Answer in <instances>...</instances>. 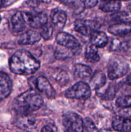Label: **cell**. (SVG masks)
Wrapping results in <instances>:
<instances>
[{
    "label": "cell",
    "mask_w": 131,
    "mask_h": 132,
    "mask_svg": "<svg viewBox=\"0 0 131 132\" xmlns=\"http://www.w3.org/2000/svg\"><path fill=\"white\" fill-rule=\"evenodd\" d=\"M40 65L30 52L23 49L15 52L9 61L10 70L17 75L32 74L39 68Z\"/></svg>",
    "instance_id": "obj_1"
},
{
    "label": "cell",
    "mask_w": 131,
    "mask_h": 132,
    "mask_svg": "<svg viewBox=\"0 0 131 132\" xmlns=\"http://www.w3.org/2000/svg\"><path fill=\"white\" fill-rule=\"evenodd\" d=\"M43 104L42 97L33 90H29L16 97L13 103L14 109L22 116H28Z\"/></svg>",
    "instance_id": "obj_2"
},
{
    "label": "cell",
    "mask_w": 131,
    "mask_h": 132,
    "mask_svg": "<svg viewBox=\"0 0 131 132\" xmlns=\"http://www.w3.org/2000/svg\"><path fill=\"white\" fill-rule=\"evenodd\" d=\"M128 70L129 67L126 62L118 58H114L110 61L108 65V77L111 80L121 78L127 74Z\"/></svg>",
    "instance_id": "obj_3"
},
{
    "label": "cell",
    "mask_w": 131,
    "mask_h": 132,
    "mask_svg": "<svg viewBox=\"0 0 131 132\" xmlns=\"http://www.w3.org/2000/svg\"><path fill=\"white\" fill-rule=\"evenodd\" d=\"M62 123L67 132H83V120L77 113L68 112L63 116Z\"/></svg>",
    "instance_id": "obj_4"
},
{
    "label": "cell",
    "mask_w": 131,
    "mask_h": 132,
    "mask_svg": "<svg viewBox=\"0 0 131 132\" xmlns=\"http://www.w3.org/2000/svg\"><path fill=\"white\" fill-rule=\"evenodd\" d=\"M91 95V90L88 84L78 82L66 90L65 95L69 99H88Z\"/></svg>",
    "instance_id": "obj_5"
},
{
    "label": "cell",
    "mask_w": 131,
    "mask_h": 132,
    "mask_svg": "<svg viewBox=\"0 0 131 132\" xmlns=\"http://www.w3.org/2000/svg\"><path fill=\"white\" fill-rule=\"evenodd\" d=\"M22 15L26 24L34 28H41L48 23V16L45 13L32 14L27 11H22Z\"/></svg>",
    "instance_id": "obj_6"
},
{
    "label": "cell",
    "mask_w": 131,
    "mask_h": 132,
    "mask_svg": "<svg viewBox=\"0 0 131 132\" xmlns=\"http://www.w3.org/2000/svg\"><path fill=\"white\" fill-rule=\"evenodd\" d=\"M56 41L59 46L78 52L82 49L79 41L72 35L66 32H59L56 36Z\"/></svg>",
    "instance_id": "obj_7"
},
{
    "label": "cell",
    "mask_w": 131,
    "mask_h": 132,
    "mask_svg": "<svg viewBox=\"0 0 131 132\" xmlns=\"http://www.w3.org/2000/svg\"><path fill=\"white\" fill-rule=\"evenodd\" d=\"M99 28V23L95 21H83L81 19H77L74 23V30L84 36L91 34Z\"/></svg>",
    "instance_id": "obj_8"
},
{
    "label": "cell",
    "mask_w": 131,
    "mask_h": 132,
    "mask_svg": "<svg viewBox=\"0 0 131 132\" xmlns=\"http://www.w3.org/2000/svg\"><path fill=\"white\" fill-rule=\"evenodd\" d=\"M35 86L39 91L44 94L48 99H54L55 97L56 92L46 77L44 76L37 77L35 81Z\"/></svg>",
    "instance_id": "obj_9"
},
{
    "label": "cell",
    "mask_w": 131,
    "mask_h": 132,
    "mask_svg": "<svg viewBox=\"0 0 131 132\" xmlns=\"http://www.w3.org/2000/svg\"><path fill=\"white\" fill-rule=\"evenodd\" d=\"M12 83L10 77L3 72H0V101L9 96L12 91Z\"/></svg>",
    "instance_id": "obj_10"
},
{
    "label": "cell",
    "mask_w": 131,
    "mask_h": 132,
    "mask_svg": "<svg viewBox=\"0 0 131 132\" xmlns=\"http://www.w3.org/2000/svg\"><path fill=\"white\" fill-rule=\"evenodd\" d=\"M108 31L114 36L123 37L131 33V22L116 23L108 28Z\"/></svg>",
    "instance_id": "obj_11"
},
{
    "label": "cell",
    "mask_w": 131,
    "mask_h": 132,
    "mask_svg": "<svg viewBox=\"0 0 131 132\" xmlns=\"http://www.w3.org/2000/svg\"><path fill=\"white\" fill-rule=\"evenodd\" d=\"M41 38V36L39 32L30 30L23 33L20 36L18 39V43L21 45H33L39 42Z\"/></svg>",
    "instance_id": "obj_12"
},
{
    "label": "cell",
    "mask_w": 131,
    "mask_h": 132,
    "mask_svg": "<svg viewBox=\"0 0 131 132\" xmlns=\"http://www.w3.org/2000/svg\"><path fill=\"white\" fill-rule=\"evenodd\" d=\"M107 77L105 73L101 71H96L92 74L89 85L91 90H100L105 85Z\"/></svg>",
    "instance_id": "obj_13"
},
{
    "label": "cell",
    "mask_w": 131,
    "mask_h": 132,
    "mask_svg": "<svg viewBox=\"0 0 131 132\" xmlns=\"http://www.w3.org/2000/svg\"><path fill=\"white\" fill-rule=\"evenodd\" d=\"M51 19L54 26L59 30L62 29L65 26L67 21V15L66 12L60 9H54L51 13Z\"/></svg>",
    "instance_id": "obj_14"
},
{
    "label": "cell",
    "mask_w": 131,
    "mask_h": 132,
    "mask_svg": "<svg viewBox=\"0 0 131 132\" xmlns=\"http://www.w3.org/2000/svg\"><path fill=\"white\" fill-rule=\"evenodd\" d=\"M113 127L118 132H131V119L117 116L113 121Z\"/></svg>",
    "instance_id": "obj_15"
},
{
    "label": "cell",
    "mask_w": 131,
    "mask_h": 132,
    "mask_svg": "<svg viewBox=\"0 0 131 132\" xmlns=\"http://www.w3.org/2000/svg\"><path fill=\"white\" fill-rule=\"evenodd\" d=\"M12 30L15 34L23 32L26 28V23L22 15L21 12H17L13 15L11 19Z\"/></svg>",
    "instance_id": "obj_16"
},
{
    "label": "cell",
    "mask_w": 131,
    "mask_h": 132,
    "mask_svg": "<svg viewBox=\"0 0 131 132\" xmlns=\"http://www.w3.org/2000/svg\"><path fill=\"white\" fill-rule=\"evenodd\" d=\"M50 75L54 81L61 86H65L69 81V77L67 72L60 68L51 70Z\"/></svg>",
    "instance_id": "obj_17"
},
{
    "label": "cell",
    "mask_w": 131,
    "mask_h": 132,
    "mask_svg": "<svg viewBox=\"0 0 131 132\" xmlns=\"http://www.w3.org/2000/svg\"><path fill=\"white\" fill-rule=\"evenodd\" d=\"M91 44L96 47L103 48L107 44L108 37L101 31H95L91 34Z\"/></svg>",
    "instance_id": "obj_18"
},
{
    "label": "cell",
    "mask_w": 131,
    "mask_h": 132,
    "mask_svg": "<svg viewBox=\"0 0 131 132\" xmlns=\"http://www.w3.org/2000/svg\"><path fill=\"white\" fill-rule=\"evenodd\" d=\"M92 74V69L89 66L83 64H77L74 66V75L78 79H86Z\"/></svg>",
    "instance_id": "obj_19"
},
{
    "label": "cell",
    "mask_w": 131,
    "mask_h": 132,
    "mask_svg": "<svg viewBox=\"0 0 131 132\" xmlns=\"http://www.w3.org/2000/svg\"><path fill=\"white\" fill-rule=\"evenodd\" d=\"M85 58L89 63H97L100 60V55L98 53L97 47L92 44L88 45L85 51Z\"/></svg>",
    "instance_id": "obj_20"
},
{
    "label": "cell",
    "mask_w": 131,
    "mask_h": 132,
    "mask_svg": "<svg viewBox=\"0 0 131 132\" xmlns=\"http://www.w3.org/2000/svg\"><path fill=\"white\" fill-rule=\"evenodd\" d=\"M77 52L70 50L62 46H58L55 52V57L58 60H64L68 58L72 57L74 55L77 54Z\"/></svg>",
    "instance_id": "obj_21"
},
{
    "label": "cell",
    "mask_w": 131,
    "mask_h": 132,
    "mask_svg": "<svg viewBox=\"0 0 131 132\" xmlns=\"http://www.w3.org/2000/svg\"><path fill=\"white\" fill-rule=\"evenodd\" d=\"M121 3L120 1H103L100 3V10L105 12H116L121 9Z\"/></svg>",
    "instance_id": "obj_22"
},
{
    "label": "cell",
    "mask_w": 131,
    "mask_h": 132,
    "mask_svg": "<svg viewBox=\"0 0 131 132\" xmlns=\"http://www.w3.org/2000/svg\"><path fill=\"white\" fill-rule=\"evenodd\" d=\"M60 3L69 6L73 10L74 14H79L85 9L84 4L81 1H61Z\"/></svg>",
    "instance_id": "obj_23"
},
{
    "label": "cell",
    "mask_w": 131,
    "mask_h": 132,
    "mask_svg": "<svg viewBox=\"0 0 131 132\" xmlns=\"http://www.w3.org/2000/svg\"><path fill=\"white\" fill-rule=\"evenodd\" d=\"M35 123V120L33 117H30L29 115L28 116L21 115L20 117L17 120L16 125L18 127L22 128H26L30 127Z\"/></svg>",
    "instance_id": "obj_24"
},
{
    "label": "cell",
    "mask_w": 131,
    "mask_h": 132,
    "mask_svg": "<svg viewBox=\"0 0 131 132\" xmlns=\"http://www.w3.org/2000/svg\"><path fill=\"white\" fill-rule=\"evenodd\" d=\"M110 18L117 23L131 22V14L127 12H118L110 15Z\"/></svg>",
    "instance_id": "obj_25"
},
{
    "label": "cell",
    "mask_w": 131,
    "mask_h": 132,
    "mask_svg": "<svg viewBox=\"0 0 131 132\" xmlns=\"http://www.w3.org/2000/svg\"><path fill=\"white\" fill-rule=\"evenodd\" d=\"M98 94L103 100L110 101L114 99L115 97L116 89L114 86L109 85L107 88L104 90V92H103V93H99Z\"/></svg>",
    "instance_id": "obj_26"
},
{
    "label": "cell",
    "mask_w": 131,
    "mask_h": 132,
    "mask_svg": "<svg viewBox=\"0 0 131 132\" xmlns=\"http://www.w3.org/2000/svg\"><path fill=\"white\" fill-rule=\"evenodd\" d=\"M127 45L118 38H114L111 41L110 45V50L113 52L119 51L122 49L127 48Z\"/></svg>",
    "instance_id": "obj_27"
},
{
    "label": "cell",
    "mask_w": 131,
    "mask_h": 132,
    "mask_svg": "<svg viewBox=\"0 0 131 132\" xmlns=\"http://www.w3.org/2000/svg\"><path fill=\"white\" fill-rule=\"evenodd\" d=\"M53 32V28L50 24L47 23L41 28V31L39 34L41 35V37L44 40H48L51 38L52 36Z\"/></svg>",
    "instance_id": "obj_28"
},
{
    "label": "cell",
    "mask_w": 131,
    "mask_h": 132,
    "mask_svg": "<svg viewBox=\"0 0 131 132\" xmlns=\"http://www.w3.org/2000/svg\"><path fill=\"white\" fill-rule=\"evenodd\" d=\"M116 105L121 108L131 107V95H124L119 97L116 101Z\"/></svg>",
    "instance_id": "obj_29"
},
{
    "label": "cell",
    "mask_w": 131,
    "mask_h": 132,
    "mask_svg": "<svg viewBox=\"0 0 131 132\" xmlns=\"http://www.w3.org/2000/svg\"><path fill=\"white\" fill-rule=\"evenodd\" d=\"M83 129L86 132L99 131L93 121L89 117H87L83 120Z\"/></svg>",
    "instance_id": "obj_30"
},
{
    "label": "cell",
    "mask_w": 131,
    "mask_h": 132,
    "mask_svg": "<svg viewBox=\"0 0 131 132\" xmlns=\"http://www.w3.org/2000/svg\"><path fill=\"white\" fill-rule=\"evenodd\" d=\"M119 115H120L119 116L125 117V118H131V107L122 108V109L119 111Z\"/></svg>",
    "instance_id": "obj_31"
},
{
    "label": "cell",
    "mask_w": 131,
    "mask_h": 132,
    "mask_svg": "<svg viewBox=\"0 0 131 132\" xmlns=\"http://www.w3.org/2000/svg\"><path fill=\"white\" fill-rule=\"evenodd\" d=\"M83 3L84 4L85 9H91V8H92L96 6L98 4V1L86 0V1H83Z\"/></svg>",
    "instance_id": "obj_32"
},
{
    "label": "cell",
    "mask_w": 131,
    "mask_h": 132,
    "mask_svg": "<svg viewBox=\"0 0 131 132\" xmlns=\"http://www.w3.org/2000/svg\"><path fill=\"white\" fill-rule=\"evenodd\" d=\"M41 132H54L53 131L52 129L48 126H45L42 128V130H41Z\"/></svg>",
    "instance_id": "obj_33"
},
{
    "label": "cell",
    "mask_w": 131,
    "mask_h": 132,
    "mask_svg": "<svg viewBox=\"0 0 131 132\" xmlns=\"http://www.w3.org/2000/svg\"><path fill=\"white\" fill-rule=\"evenodd\" d=\"M125 84L126 85H128V86H131V74L128 75L127 76V79L125 80Z\"/></svg>",
    "instance_id": "obj_34"
},
{
    "label": "cell",
    "mask_w": 131,
    "mask_h": 132,
    "mask_svg": "<svg viewBox=\"0 0 131 132\" xmlns=\"http://www.w3.org/2000/svg\"><path fill=\"white\" fill-rule=\"evenodd\" d=\"M98 132H115L114 131H112L110 130H106V129H104V130H101L100 131H99Z\"/></svg>",
    "instance_id": "obj_35"
},
{
    "label": "cell",
    "mask_w": 131,
    "mask_h": 132,
    "mask_svg": "<svg viewBox=\"0 0 131 132\" xmlns=\"http://www.w3.org/2000/svg\"><path fill=\"white\" fill-rule=\"evenodd\" d=\"M5 3V1H1V0H0V7H1V6H2Z\"/></svg>",
    "instance_id": "obj_36"
},
{
    "label": "cell",
    "mask_w": 131,
    "mask_h": 132,
    "mask_svg": "<svg viewBox=\"0 0 131 132\" xmlns=\"http://www.w3.org/2000/svg\"><path fill=\"white\" fill-rule=\"evenodd\" d=\"M0 21H1V17H0Z\"/></svg>",
    "instance_id": "obj_37"
}]
</instances>
